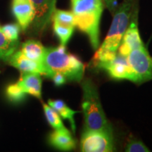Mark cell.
<instances>
[{"mask_svg": "<svg viewBox=\"0 0 152 152\" xmlns=\"http://www.w3.org/2000/svg\"><path fill=\"white\" fill-rule=\"evenodd\" d=\"M137 0H123L113 14L111 27L102 45L98 47L92 58L96 67L99 64L109 61L116 56L123 35L130 23Z\"/></svg>", "mask_w": 152, "mask_h": 152, "instance_id": "cell-1", "label": "cell"}, {"mask_svg": "<svg viewBox=\"0 0 152 152\" xmlns=\"http://www.w3.org/2000/svg\"><path fill=\"white\" fill-rule=\"evenodd\" d=\"M75 27L84 33L92 49L99 47V24L103 14V0H71Z\"/></svg>", "mask_w": 152, "mask_h": 152, "instance_id": "cell-2", "label": "cell"}, {"mask_svg": "<svg viewBox=\"0 0 152 152\" xmlns=\"http://www.w3.org/2000/svg\"><path fill=\"white\" fill-rule=\"evenodd\" d=\"M80 83L83 90L81 106L84 117V130L113 133V128L108 121L101 104L96 85L90 78H83Z\"/></svg>", "mask_w": 152, "mask_h": 152, "instance_id": "cell-3", "label": "cell"}, {"mask_svg": "<svg viewBox=\"0 0 152 152\" xmlns=\"http://www.w3.org/2000/svg\"><path fill=\"white\" fill-rule=\"evenodd\" d=\"M43 63L48 70V77L52 73H60L67 80L79 83L84 78V64L75 55L67 52L64 45L46 48Z\"/></svg>", "mask_w": 152, "mask_h": 152, "instance_id": "cell-4", "label": "cell"}, {"mask_svg": "<svg viewBox=\"0 0 152 152\" xmlns=\"http://www.w3.org/2000/svg\"><path fill=\"white\" fill-rule=\"evenodd\" d=\"M136 85L152 80V56L145 46L134 49L127 56Z\"/></svg>", "mask_w": 152, "mask_h": 152, "instance_id": "cell-5", "label": "cell"}, {"mask_svg": "<svg viewBox=\"0 0 152 152\" xmlns=\"http://www.w3.org/2000/svg\"><path fill=\"white\" fill-rule=\"evenodd\" d=\"M83 152H111L115 151L113 133L105 131L84 130L80 139Z\"/></svg>", "mask_w": 152, "mask_h": 152, "instance_id": "cell-6", "label": "cell"}, {"mask_svg": "<svg viewBox=\"0 0 152 152\" xmlns=\"http://www.w3.org/2000/svg\"><path fill=\"white\" fill-rule=\"evenodd\" d=\"M131 18L132 20L130 19L128 27L123 35L122 41L118 49V54L125 57H127L134 49L145 46L139 32L138 7L134 9Z\"/></svg>", "mask_w": 152, "mask_h": 152, "instance_id": "cell-7", "label": "cell"}, {"mask_svg": "<svg viewBox=\"0 0 152 152\" xmlns=\"http://www.w3.org/2000/svg\"><path fill=\"white\" fill-rule=\"evenodd\" d=\"M96 68L103 70L114 80H128L134 82V75L129 65L127 57L116 54L113 59L99 64Z\"/></svg>", "mask_w": 152, "mask_h": 152, "instance_id": "cell-8", "label": "cell"}, {"mask_svg": "<svg viewBox=\"0 0 152 152\" xmlns=\"http://www.w3.org/2000/svg\"><path fill=\"white\" fill-rule=\"evenodd\" d=\"M57 0H30L33 4L35 17L32 23L35 31L42 32L52 20L56 10Z\"/></svg>", "mask_w": 152, "mask_h": 152, "instance_id": "cell-9", "label": "cell"}, {"mask_svg": "<svg viewBox=\"0 0 152 152\" xmlns=\"http://www.w3.org/2000/svg\"><path fill=\"white\" fill-rule=\"evenodd\" d=\"M7 61L22 73H35L47 77L48 70L44 63L37 62L27 58L20 50L16 51Z\"/></svg>", "mask_w": 152, "mask_h": 152, "instance_id": "cell-10", "label": "cell"}, {"mask_svg": "<svg viewBox=\"0 0 152 152\" xmlns=\"http://www.w3.org/2000/svg\"><path fill=\"white\" fill-rule=\"evenodd\" d=\"M11 9L23 30H26L33 21L35 11L30 0H12Z\"/></svg>", "mask_w": 152, "mask_h": 152, "instance_id": "cell-11", "label": "cell"}, {"mask_svg": "<svg viewBox=\"0 0 152 152\" xmlns=\"http://www.w3.org/2000/svg\"><path fill=\"white\" fill-rule=\"evenodd\" d=\"M26 94H30L37 99L42 98V78L40 74L22 73L17 82Z\"/></svg>", "mask_w": 152, "mask_h": 152, "instance_id": "cell-12", "label": "cell"}, {"mask_svg": "<svg viewBox=\"0 0 152 152\" xmlns=\"http://www.w3.org/2000/svg\"><path fill=\"white\" fill-rule=\"evenodd\" d=\"M49 142L53 147L64 151H71L76 147L75 139L68 129L54 130L49 136Z\"/></svg>", "mask_w": 152, "mask_h": 152, "instance_id": "cell-13", "label": "cell"}, {"mask_svg": "<svg viewBox=\"0 0 152 152\" xmlns=\"http://www.w3.org/2000/svg\"><path fill=\"white\" fill-rule=\"evenodd\" d=\"M20 51L30 59L43 63L46 48L39 41L29 39L23 44Z\"/></svg>", "mask_w": 152, "mask_h": 152, "instance_id": "cell-14", "label": "cell"}, {"mask_svg": "<svg viewBox=\"0 0 152 152\" xmlns=\"http://www.w3.org/2000/svg\"><path fill=\"white\" fill-rule=\"evenodd\" d=\"M48 105L50 106L52 109H54L60 117L64 120H68L70 121L72 131L73 134L75 133V122L74 116L76 113H80V111H76L71 109L68 107L64 101L57 99V100H51L48 101Z\"/></svg>", "mask_w": 152, "mask_h": 152, "instance_id": "cell-15", "label": "cell"}, {"mask_svg": "<svg viewBox=\"0 0 152 152\" xmlns=\"http://www.w3.org/2000/svg\"><path fill=\"white\" fill-rule=\"evenodd\" d=\"M18 42H12L7 39L0 30V59H7L16 52Z\"/></svg>", "mask_w": 152, "mask_h": 152, "instance_id": "cell-16", "label": "cell"}, {"mask_svg": "<svg viewBox=\"0 0 152 152\" xmlns=\"http://www.w3.org/2000/svg\"><path fill=\"white\" fill-rule=\"evenodd\" d=\"M43 109L45 112V117L47 120V122L52 127L54 130H63L66 129L64 125L63 124L61 118L58 113L52 109L48 104H43Z\"/></svg>", "mask_w": 152, "mask_h": 152, "instance_id": "cell-17", "label": "cell"}, {"mask_svg": "<svg viewBox=\"0 0 152 152\" xmlns=\"http://www.w3.org/2000/svg\"><path fill=\"white\" fill-rule=\"evenodd\" d=\"M53 23V29L55 35L59 39L61 45L66 46L73 35L75 28L63 26L56 22Z\"/></svg>", "mask_w": 152, "mask_h": 152, "instance_id": "cell-18", "label": "cell"}, {"mask_svg": "<svg viewBox=\"0 0 152 152\" xmlns=\"http://www.w3.org/2000/svg\"><path fill=\"white\" fill-rule=\"evenodd\" d=\"M53 22L69 27H75V18L72 11L56 9L52 16Z\"/></svg>", "mask_w": 152, "mask_h": 152, "instance_id": "cell-19", "label": "cell"}, {"mask_svg": "<svg viewBox=\"0 0 152 152\" xmlns=\"http://www.w3.org/2000/svg\"><path fill=\"white\" fill-rule=\"evenodd\" d=\"M6 94L9 99L14 103L22 102L26 98V95L18 83L9 85L6 89Z\"/></svg>", "mask_w": 152, "mask_h": 152, "instance_id": "cell-20", "label": "cell"}, {"mask_svg": "<svg viewBox=\"0 0 152 152\" xmlns=\"http://www.w3.org/2000/svg\"><path fill=\"white\" fill-rule=\"evenodd\" d=\"M0 30L7 39L12 42H18L20 26L16 23H10L0 27Z\"/></svg>", "mask_w": 152, "mask_h": 152, "instance_id": "cell-21", "label": "cell"}, {"mask_svg": "<svg viewBox=\"0 0 152 152\" xmlns=\"http://www.w3.org/2000/svg\"><path fill=\"white\" fill-rule=\"evenodd\" d=\"M127 152H149L150 150L141 140L135 138L130 139L125 147Z\"/></svg>", "mask_w": 152, "mask_h": 152, "instance_id": "cell-22", "label": "cell"}, {"mask_svg": "<svg viewBox=\"0 0 152 152\" xmlns=\"http://www.w3.org/2000/svg\"><path fill=\"white\" fill-rule=\"evenodd\" d=\"M49 78L52 79L53 83L56 87H60L64 85L67 81V79L63 74L60 73H54L49 76Z\"/></svg>", "mask_w": 152, "mask_h": 152, "instance_id": "cell-23", "label": "cell"}, {"mask_svg": "<svg viewBox=\"0 0 152 152\" xmlns=\"http://www.w3.org/2000/svg\"><path fill=\"white\" fill-rule=\"evenodd\" d=\"M104 5L109 9L111 14H113L117 9L118 0H103Z\"/></svg>", "mask_w": 152, "mask_h": 152, "instance_id": "cell-24", "label": "cell"}, {"mask_svg": "<svg viewBox=\"0 0 152 152\" xmlns=\"http://www.w3.org/2000/svg\"><path fill=\"white\" fill-rule=\"evenodd\" d=\"M152 38V34H151V37H150V39H151Z\"/></svg>", "mask_w": 152, "mask_h": 152, "instance_id": "cell-25", "label": "cell"}]
</instances>
